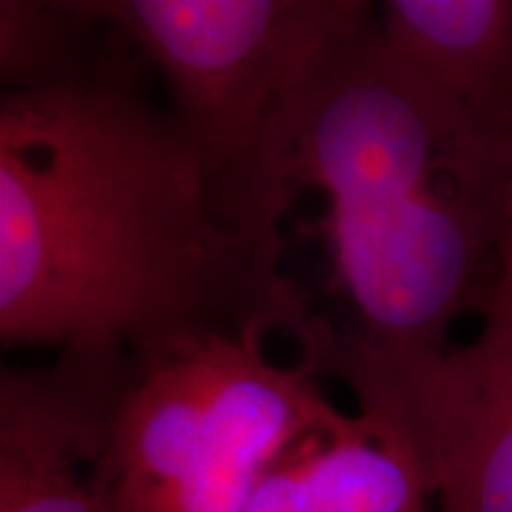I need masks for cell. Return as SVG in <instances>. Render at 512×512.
Instances as JSON below:
<instances>
[{"label":"cell","mask_w":512,"mask_h":512,"mask_svg":"<svg viewBox=\"0 0 512 512\" xmlns=\"http://www.w3.org/2000/svg\"><path fill=\"white\" fill-rule=\"evenodd\" d=\"M305 330H211L131 362L100 476L123 512H242L293 444L342 407Z\"/></svg>","instance_id":"obj_3"},{"label":"cell","mask_w":512,"mask_h":512,"mask_svg":"<svg viewBox=\"0 0 512 512\" xmlns=\"http://www.w3.org/2000/svg\"><path fill=\"white\" fill-rule=\"evenodd\" d=\"M387 29L473 106L512 128V0H376Z\"/></svg>","instance_id":"obj_8"},{"label":"cell","mask_w":512,"mask_h":512,"mask_svg":"<svg viewBox=\"0 0 512 512\" xmlns=\"http://www.w3.org/2000/svg\"><path fill=\"white\" fill-rule=\"evenodd\" d=\"M319 0H86V18L160 77L239 222L256 140ZM245 231V228H242Z\"/></svg>","instance_id":"obj_4"},{"label":"cell","mask_w":512,"mask_h":512,"mask_svg":"<svg viewBox=\"0 0 512 512\" xmlns=\"http://www.w3.org/2000/svg\"><path fill=\"white\" fill-rule=\"evenodd\" d=\"M242 512H436V495L407 430L353 407L293 444Z\"/></svg>","instance_id":"obj_7"},{"label":"cell","mask_w":512,"mask_h":512,"mask_svg":"<svg viewBox=\"0 0 512 512\" xmlns=\"http://www.w3.org/2000/svg\"><path fill=\"white\" fill-rule=\"evenodd\" d=\"M319 200L342 305L325 376L384 413L481 319L512 256V128L387 29L376 0H319L245 180V234L285 256L293 202Z\"/></svg>","instance_id":"obj_1"},{"label":"cell","mask_w":512,"mask_h":512,"mask_svg":"<svg viewBox=\"0 0 512 512\" xmlns=\"http://www.w3.org/2000/svg\"><path fill=\"white\" fill-rule=\"evenodd\" d=\"M128 365L55 356L0 373V512H123L100 456Z\"/></svg>","instance_id":"obj_6"},{"label":"cell","mask_w":512,"mask_h":512,"mask_svg":"<svg viewBox=\"0 0 512 512\" xmlns=\"http://www.w3.org/2000/svg\"><path fill=\"white\" fill-rule=\"evenodd\" d=\"M379 416L419 447L436 512H512V256L476 333Z\"/></svg>","instance_id":"obj_5"},{"label":"cell","mask_w":512,"mask_h":512,"mask_svg":"<svg viewBox=\"0 0 512 512\" xmlns=\"http://www.w3.org/2000/svg\"><path fill=\"white\" fill-rule=\"evenodd\" d=\"M126 52H131L126 46ZM322 319L225 211L202 151L123 49L0 97V339L128 365L211 330Z\"/></svg>","instance_id":"obj_2"}]
</instances>
